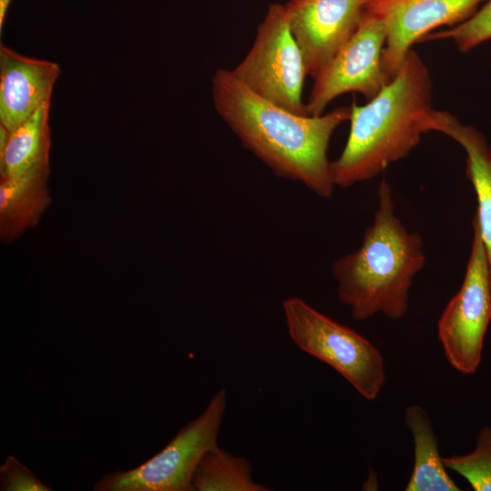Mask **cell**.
Masks as SVG:
<instances>
[{"label": "cell", "mask_w": 491, "mask_h": 491, "mask_svg": "<svg viewBox=\"0 0 491 491\" xmlns=\"http://www.w3.org/2000/svg\"><path fill=\"white\" fill-rule=\"evenodd\" d=\"M452 39L458 49L466 52L491 39V0L464 22L450 29L426 35L425 40Z\"/></svg>", "instance_id": "obj_18"}, {"label": "cell", "mask_w": 491, "mask_h": 491, "mask_svg": "<svg viewBox=\"0 0 491 491\" xmlns=\"http://www.w3.org/2000/svg\"><path fill=\"white\" fill-rule=\"evenodd\" d=\"M487 0H393L366 7L379 15L386 25L382 64L391 81L402 65L411 45L432 29L454 26L472 16L478 5Z\"/></svg>", "instance_id": "obj_10"}, {"label": "cell", "mask_w": 491, "mask_h": 491, "mask_svg": "<svg viewBox=\"0 0 491 491\" xmlns=\"http://www.w3.org/2000/svg\"><path fill=\"white\" fill-rule=\"evenodd\" d=\"M225 407L226 392L221 389L213 396L205 410L161 451L133 469L103 476L94 489L192 491V478L200 459L217 444Z\"/></svg>", "instance_id": "obj_5"}, {"label": "cell", "mask_w": 491, "mask_h": 491, "mask_svg": "<svg viewBox=\"0 0 491 491\" xmlns=\"http://www.w3.org/2000/svg\"><path fill=\"white\" fill-rule=\"evenodd\" d=\"M471 251L462 285L443 310L437 334L449 364L465 375L475 373L482 359L484 338L491 321V272L473 217Z\"/></svg>", "instance_id": "obj_7"}, {"label": "cell", "mask_w": 491, "mask_h": 491, "mask_svg": "<svg viewBox=\"0 0 491 491\" xmlns=\"http://www.w3.org/2000/svg\"><path fill=\"white\" fill-rule=\"evenodd\" d=\"M49 169L35 170L1 179L0 234L13 241L37 224L50 204L47 186Z\"/></svg>", "instance_id": "obj_13"}, {"label": "cell", "mask_w": 491, "mask_h": 491, "mask_svg": "<svg viewBox=\"0 0 491 491\" xmlns=\"http://www.w3.org/2000/svg\"><path fill=\"white\" fill-rule=\"evenodd\" d=\"M446 467L463 476L475 491H491V426L479 429L475 449L443 457Z\"/></svg>", "instance_id": "obj_17"}, {"label": "cell", "mask_w": 491, "mask_h": 491, "mask_svg": "<svg viewBox=\"0 0 491 491\" xmlns=\"http://www.w3.org/2000/svg\"><path fill=\"white\" fill-rule=\"evenodd\" d=\"M404 418L414 443V464L406 491H458L438 450V439L423 407L405 408Z\"/></svg>", "instance_id": "obj_14"}, {"label": "cell", "mask_w": 491, "mask_h": 491, "mask_svg": "<svg viewBox=\"0 0 491 491\" xmlns=\"http://www.w3.org/2000/svg\"><path fill=\"white\" fill-rule=\"evenodd\" d=\"M0 490L2 491H50L43 483L14 456H9L0 467Z\"/></svg>", "instance_id": "obj_19"}, {"label": "cell", "mask_w": 491, "mask_h": 491, "mask_svg": "<svg viewBox=\"0 0 491 491\" xmlns=\"http://www.w3.org/2000/svg\"><path fill=\"white\" fill-rule=\"evenodd\" d=\"M389 1H393V0H363L365 8L368 7V6H371V5H374L386 3V2H389Z\"/></svg>", "instance_id": "obj_21"}, {"label": "cell", "mask_w": 491, "mask_h": 491, "mask_svg": "<svg viewBox=\"0 0 491 491\" xmlns=\"http://www.w3.org/2000/svg\"><path fill=\"white\" fill-rule=\"evenodd\" d=\"M59 65L0 45V125L9 133L50 102Z\"/></svg>", "instance_id": "obj_11"}, {"label": "cell", "mask_w": 491, "mask_h": 491, "mask_svg": "<svg viewBox=\"0 0 491 491\" xmlns=\"http://www.w3.org/2000/svg\"><path fill=\"white\" fill-rule=\"evenodd\" d=\"M395 209L392 188L383 179L374 221L359 248L332 264L337 297L356 321L377 314L392 320L404 317L414 278L425 266L422 236L409 232Z\"/></svg>", "instance_id": "obj_3"}, {"label": "cell", "mask_w": 491, "mask_h": 491, "mask_svg": "<svg viewBox=\"0 0 491 491\" xmlns=\"http://www.w3.org/2000/svg\"><path fill=\"white\" fill-rule=\"evenodd\" d=\"M290 338L302 351L331 366L363 397L374 400L386 382L379 349L355 330L299 297L283 302Z\"/></svg>", "instance_id": "obj_4"}, {"label": "cell", "mask_w": 491, "mask_h": 491, "mask_svg": "<svg viewBox=\"0 0 491 491\" xmlns=\"http://www.w3.org/2000/svg\"><path fill=\"white\" fill-rule=\"evenodd\" d=\"M431 103L429 71L411 49L377 95L364 105L353 101L346 144L331 162L335 186L349 187L373 179L407 156L426 132L425 120Z\"/></svg>", "instance_id": "obj_2"}, {"label": "cell", "mask_w": 491, "mask_h": 491, "mask_svg": "<svg viewBox=\"0 0 491 491\" xmlns=\"http://www.w3.org/2000/svg\"><path fill=\"white\" fill-rule=\"evenodd\" d=\"M383 18L365 8L361 22L346 45L315 78L306 105L309 115H320L338 95L349 92L374 98L390 81L382 64L386 44Z\"/></svg>", "instance_id": "obj_8"}, {"label": "cell", "mask_w": 491, "mask_h": 491, "mask_svg": "<svg viewBox=\"0 0 491 491\" xmlns=\"http://www.w3.org/2000/svg\"><path fill=\"white\" fill-rule=\"evenodd\" d=\"M212 98L243 145L276 175L300 182L320 197L332 196L328 145L335 130L350 119L351 106L297 115L255 94L227 69L214 75Z\"/></svg>", "instance_id": "obj_1"}, {"label": "cell", "mask_w": 491, "mask_h": 491, "mask_svg": "<svg viewBox=\"0 0 491 491\" xmlns=\"http://www.w3.org/2000/svg\"><path fill=\"white\" fill-rule=\"evenodd\" d=\"M13 0H0V32H2L6 13Z\"/></svg>", "instance_id": "obj_20"}, {"label": "cell", "mask_w": 491, "mask_h": 491, "mask_svg": "<svg viewBox=\"0 0 491 491\" xmlns=\"http://www.w3.org/2000/svg\"><path fill=\"white\" fill-rule=\"evenodd\" d=\"M49 107L50 102L44 104L30 118L9 133L6 144L0 146L1 179L49 169Z\"/></svg>", "instance_id": "obj_15"}, {"label": "cell", "mask_w": 491, "mask_h": 491, "mask_svg": "<svg viewBox=\"0 0 491 491\" xmlns=\"http://www.w3.org/2000/svg\"><path fill=\"white\" fill-rule=\"evenodd\" d=\"M231 71L259 96L292 113L308 115L302 100L307 73L285 5H269L250 50Z\"/></svg>", "instance_id": "obj_6"}, {"label": "cell", "mask_w": 491, "mask_h": 491, "mask_svg": "<svg viewBox=\"0 0 491 491\" xmlns=\"http://www.w3.org/2000/svg\"><path fill=\"white\" fill-rule=\"evenodd\" d=\"M292 35L314 79L357 29L363 0H291L286 5Z\"/></svg>", "instance_id": "obj_9"}, {"label": "cell", "mask_w": 491, "mask_h": 491, "mask_svg": "<svg viewBox=\"0 0 491 491\" xmlns=\"http://www.w3.org/2000/svg\"><path fill=\"white\" fill-rule=\"evenodd\" d=\"M253 466L244 456L212 446L200 459L192 478V491H267L254 480Z\"/></svg>", "instance_id": "obj_16"}, {"label": "cell", "mask_w": 491, "mask_h": 491, "mask_svg": "<svg viewBox=\"0 0 491 491\" xmlns=\"http://www.w3.org/2000/svg\"><path fill=\"white\" fill-rule=\"evenodd\" d=\"M426 132L443 133L464 149L466 155V174L477 199L474 218L486 252L491 272V146L474 126L463 125L446 111L433 108L426 116Z\"/></svg>", "instance_id": "obj_12"}]
</instances>
